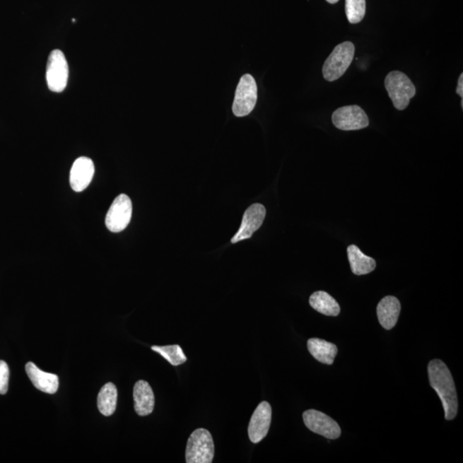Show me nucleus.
<instances>
[{
  "label": "nucleus",
  "instance_id": "1",
  "mask_svg": "<svg viewBox=\"0 0 463 463\" xmlns=\"http://www.w3.org/2000/svg\"><path fill=\"white\" fill-rule=\"evenodd\" d=\"M430 385L437 392L444 406L445 418L452 421L458 412L456 386L452 373L440 360H433L428 365Z\"/></svg>",
  "mask_w": 463,
  "mask_h": 463
},
{
  "label": "nucleus",
  "instance_id": "2",
  "mask_svg": "<svg viewBox=\"0 0 463 463\" xmlns=\"http://www.w3.org/2000/svg\"><path fill=\"white\" fill-rule=\"evenodd\" d=\"M385 83L394 107L398 110H406L416 94V88L409 76L404 72L394 71L386 76Z\"/></svg>",
  "mask_w": 463,
  "mask_h": 463
},
{
  "label": "nucleus",
  "instance_id": "3",
  "mask_svg": "<svg viewBox=\"0 0 463 463\" xmlns=\"http://www.w3.org/2000/svg\"><path fill=\"white\" fill-rule=\"evenodd\" d=\"M215 445L211 433L204 428L197 429L189 438L185 450L187 463H211L214 458Z\"/></svg>",
  "mask_w": 463,
  "mask_h": 463
},
{
  "label": "nucleus",
  "instance_id": "4",
  "mask_svg": "<svg viewBox=\"0 0 463 463\" xmlns=\"http://www.w3.org/2000/svg\"><path fill=\"white\" fill-rule=\"evenodd\" d=\"M354 52L356 47L350 42H345L336 46L324 62L323 67L324 79L333 82L341 78L353 61Z\"/></svg>",
  "mask_w": 463,
  "mask_h": 463
},
{
  "label": "nucleus",
  "instance_id": "5",
  "mask_svg": "<svg viewBox=\"0 0 463 463\" xmlns=\"http://www.w3.org/2000/svg\"><path fill=\"white\" fill-rule=\"evenodd\" d=\"M257 100V86L255 79L250 74H245L238 84L233 112L237 117H245L251 114Z\"/></svg>",
  "mask_w": 463,
  "mask_h": 463
},
{
  "label": "nucleus",
  "instance_id": "6",
  "mask_svg": "<svg viewBox=\"0 0 463 463\" xmlns=\"http://www.w3.org/2000/svg\"><path fill=\"white\" fill-rule=\"evenodd\" d=\"M69 78V66L62 51L54 50L48 57L47 82L52 92L60 93L66 88Z\"/></svg>",
  "mask_w": 463,
  "mask_h": 463
},
{
  "label": "nucleus",
  "instance_id": "7",
  "mask_svg": "<svg viewBox=\"0 0 463 463\" xmlns=\"http://www.w3.org/2000/svg\"><path fill=\"white\" fill-rule=\"evenodd\" d=\"M132 204L130 197L122 194L112 202L106 216V226L112 233L122 232L130 223Z\"/></svg>",
  "mask_w": 463,
  "mask_h": 463
},
{
  "label": "nucleus",
  "instance_id": "8",
  "mask_svg": "<svg viewBox=\"0 0 463 463\" xmlns=\"http://www.w3.org/2000/svg\"><path fill=\"white\" fill-rule=\"evenodd\" d=\"M334 126L342 131H356L369 126L368 116L359 106L338 108L332 115Z\"/></svg>",
  "mask_w": 463,
  "mask_h": 463
},
{
  "label": "nucleus",
  "instance_id": "9",
  "mask_svg": "<svg viewBox=\"0 0 463 463\" xmlns=\"http://www.w3.org/2000/svg\"><path fill=\"white\" fill-rule=\"evenodd\" d=\"M305 426L312 433L320 434L328 440H336L341 436L339 425L325 414L310 409L303 414Z\"/></svg>",
  "mask_w": 463,
  "mask_h": 463
},
{
  "label": "nucleus",
  "instance_id": "10",
  "mask_svg": "<svg viewBox=\"0 0 463 463\" xmlns=\"http://www.w3.org/2000/svg\"><path fill=\"white\" fill-rule=\"evenodd\" d=\"M265 216H266V209L264 208L263 204H254L251 205L245 211L242 223H241L239 231L232 238L231 242L235 244L240 242L241 240L250 239L253 233L261 228Z\"/></svg>",
  "mask_w": 463,
  "mask_h": 463
},
{
  "label": "nucleus",
  "instance_id": "11",
  "mask_svg": "<svg viewBox=\"0 0 463 463\" xmlns=\"http://www.w3.org/2000/svg\"><path fill=\"white\" fill-rule=\"evenodd\" d=\"M271 418V406L268 402H262L253 413L248 426L249 438L253 444H257L267 436Z\"/></svg>",
  "mask_w": 463,
  "mask_h": 463
},
{
  "label": "nucleus",
  "instance_id": "12",
  "mask_svg": "<svg viewBox=\"0 0 463 463\" xmlns=\"http://www.w3.org/2000/svg\"><path fill=\"white\" fill-rule=\"evenodd\" d=\"M95 175V165L88 157H79L72 165L70 184L72 190L81 192L90 185Z\"/></svg>",
  "mask_w": 463,
  "mask_h": 463
},
{
  "label": "nucleus",
  "instance_id": "13",
  "mask_svg": "<svg viewBox=\"0 0 463 463\" xmlns=\"http://www.w3.org/2000/svg\"><path fill=\"white\" fill-rule=\"evenodd\" d=\"M401 303L397 298L386 296L382 299L377 307V319L382 328L392 329L399 319Z\"/></svg>",
  "mask_w": 463,
  "mask_h": 463
},
{
  "label": "nucleus",
  "instance_id": "14",
  "mask_svg": "<svg viewBox=\"0 0 463 463\" xmlns=\"http://www.w3.org/2000/svg\"><path fill=\"white\" fill-rule=\"evenodd\" d=\"M26 373L35 387L42 392L55 394L59 389V377L55 374L43 372L32 362L27 363Z\"/></svg>",
  "mask_w": 463,
  "mask_h": 463
},
{
  "label": "nucleus",
  "instance_id": "15",
  "mask_svg": "<svg viewBox=\"0 0 463 463\" xmlns=\"http://www.w3.org/2000/svg\"><path fill=\"white\" fill-rule=\"evenodd\" d=\"M134 408L140 416H147L155 408V394L151 385L144 380L136 382L134 389Z\"/></svg>",
  "mask_w": 463,
  "mask_h": 463
},
{
  "label": "nucleus",
  "instance_id": "16",
  "mask_svg": "<svg viewBox=\"0 0 463 463\" xmlns=\"http://www.w3.org/2000/svg\"><path fill=\"white\" fill-rule=\"evenodd\" d=\"M348 257L352 272L356 276L368 275L376 268V261L373 257L366 256L356 245L348 247Z\"/></svg>",
  "mask_w": 463,
  "mask_h": 463
},
{
  "label": "nucleus",
  "instance_id": "17",
  "mask_svg": "<svg viewBox=\"0 0 463 463\" xmlns=\"http://www.w3.org/2000/svg\"><path fill=\"white\" fill-rule=\"evenodd\" d=\"M307 348L314 359L319 361L321 363L329 365L334 363L338 353V348L335 344L320 339V338H312L308 340Z\"/></svg>",
  "mask_w": 463,
  "mask_h": 463
},
{
  "label": "nucleus",
  "instance_id": "18",
  "mask_svg": "<svg viewBox=\"0 0 463 463\" xmlns=\"http://www.w3.org/2000/svg\"><path fill=\"white\" fill-rule=\"evenodd\" d=\"M309 303L314 310L325 316L336 317L341 312L337 301L324 291L313 293L310 297Z\"/></svg>",
  "mask_w": 463,
  "mask_h": 463
},
{
  "label": "nucleus",
  "instance_id": "19",
  "mask_svg": "<svg viewBox=\"0 0 463 463\" xmlns=\"http://www.w3.org/2000/svg\"><path fill=\"white\" fill-rule=\"evenodd\" d=\"M118 392L116 386L112 382H107L100 390L98 398V406L100 414L104 416H111L115 412Z\"/></svg>",
  "mask_w": 463,
  "mask_h": 463
},
{
  "label": "nucleus",
  "instance_id": "20",
  "mask_svg": "<svg viewBox=\"0 0 463 463\" xmlns=\"http://www.w3.org/2000/svg\"><path fill=\"white\" fill-rule=\"evenodd\" d=\"M151 349L160 354L172 365H180L187 361L180 345L152 346Z\"/></svg>",
  "mask_w": 463,
  "mask_h": 463
},
{
  "label": "nucleus",
  "instance_id": "21",
  "mask_svg": "<svg viewBox=\"0 0 463 463\" xmlns=\"http://www.w3.org/2000/svg\"><path fill=\"white\" fill-rule=\"evenodd\" d=\"M346 15L350 23H359L365 15V0H346Z\"/></svg>",
  "mask_w": 463,
  "mask_h": 463
},
{
  "label": "nucleus",
  "instance_id": "22",
  "mask_svg": "<svg viewBox=\"0 0 463 463\" xmlns=\"http://www.w3.org/2000/svg\"><path fill=\"white\" fill-rule=\"evenodd\" d=\"M10 370L6 362L0 361V394H5L9 386Z\"/></svg>",
  "mask_w": 463,
  "mask_h": 463
},
{
  "label": "nucleus",
  "instance_id": "23",
  "mask_svg": "<svg viewBox=\"0 0 463 463\" xmlns=\"http://www.w3.org/2000/svg\"><path fill=\"white\" fill-rule=\"evenodd\" d=\"M457 95H460L462 99L463 98V74H462L460 78L458 79V84L457 88Z\"/></svg>",
  "mask_w": 463,
  "mask_h": 463
},
{
  "label": "nucleus",
  "instance_id": "24",
  "mask_svg": "<svg viewBox=\"0 0 463 463\" xmlns=\"http://www.w3.org/2000/svg\"><path fill=\"white\" fill-rule=\"evenodd\" d=\"M326 1H327L329 4H336L338 1H339V0H326Z\"/></svg>",
  "mask_w": 463,
  "mask_h": 463
}]
</instances>
